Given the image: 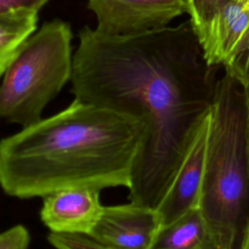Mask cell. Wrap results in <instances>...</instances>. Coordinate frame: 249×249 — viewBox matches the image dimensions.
Returning a JSON list of instances; mask_svg holds the SVG:
<instances>
[{
  "instance_id": "obj_1",
  "label": "cell",
  "mask_w": 249,
  "mask_h": 249,
  "mask_svg": "<svg viewBox=\"0 0 249 249\" xmlns=\"http://www.w3.org/2000/svg\"><path fill=\"white\" fill-rule=\"evenodd\" d=\"M217 67L188 19L132 36L79 32L71 77L75 99L140 119L146 127L128 198L157 208L209 112Z\"/></svg>"
},
{
  "instance_id": "obj_2",
  "label": "cell",
  "mask_w": 249,
  "mask_h": 249,
  "mask_svg": "<svg viewBox=\"0 0 249 249\" xmlns=\"http://www.w3.org/2000/svg\"><path fill=\"white\" fill-rule=\"evenodd\" d=\"M145 132L138 118L74 98L0 140V186L21 199L65 189H128Z\"/></svg>"
},
{
  "instance_id": "obj_3",
  "label": "cell",
  "mask_w": 249,
  "mask_h": 249,
  "mask_svg": "<svg viewBox=\"0 0 249 249\" xmlns=\"http://www.w3.org/2000/svg\"><path fill=\"white\" fill-rule=\"evenodd\" d=\"M198 209L219 249H239L249 220L245 93L227 72L218 80L210 105Z\"/></svg>"
},
{
  "instance_id": "obj_4",
  "label": "cell",
  "mask_w": 249,
  "mask_h": 249,
  "mask_svg": "<svg viewBox=\"0 0 249 249\" xmlns=\"http://www.w3.org/2000/svg\"><path fill=\"white\" fill-rule=\"evenodd\" d=\"M72 31L53 19L19 48L0 86V119L21 127L37 123L47 104L71 80Z\"/></svg>"
},
{
  "instance_id": "obj_5",
  "label": "cell",
  "mask_w": 249,
  "mask_h": 249,
  "mask_svg": "<svg viewBox=\"0 0 249 249\" xmlns=\"http://www.w3.org/2000/svg\"><path fill=\"white\" fill-rule=\"evenodd\" d=\"M95 30L105 36H132L167 26L190 12L189 0H88Z\"/></svg>"
},
{
  "instance_id": "obj_6",
  "label": "cell",
  "mask_w": 249,
  "mask_h": 249,
  "mask_svg": "<svg viewBox=\"0 0 249 249\" xmlns=\"http://www.w3.org/2000/svg\"><path fill=\"white\" fill-rule=\"evenodd\" d=\"M160 227L157 209L129 202L103 206L89 235L110 249H150Z\"/></svg>"
},
{
  "instance_id": "obj_7",
  "label": "cell",
  "mask_w": 249,
  "mask_h": 249,
  "mask_svg": "<svg viewBox=\"0 0 249 249\" xmlns=\"http://www.w3.org/2000/svg\"><path fill=\"white\" fill-rule=\"evenodd\" d=\"M209 125L210 109L196 128L176 175L157 208L161 226L171 224L189 211L198 208Z\"/></svg>"
},
{
  "instance_id": "obj_8",
  "label": "cell",
  "mask_w": 249,
  "mask_h": 249,
  "mask_svg": "<svg viewBox=\"0 0 249 249\" xmlns=\"http://www.w3.org/2000/svg\"><path fill=\"white\" fill-rule=\"evenodd\" d=\"M99 192L75 188L50 194L44 196L41 221L53 233L89 235L103 208Z\"/></svg>"
},
{
  "instance_id": "obj_9",
  "label": "cell",
  "mask_w": 249,
  "mask_h": 249,
  "mask_svg": "<svg viewBox=\"0 0 249 249\" xmlns=\"http://www.w3.org/2000/svg\"><path fill=\"white\" fill-rule=\"evenodd\" d=\"M248 31L249 2L232 0L196 32L207 63L215 67H226Z\"/></svg>"
},
{
  "instance_id": "obj_10",
  "label": "cell",
  "mask_w": 249,
  "mask_h": 249,
  "mask_svg": "<svg viewBox=\"0 0 249 249\" xmlns=\"http://www.w3.org/2000/svg\"><path fill=\"white\" fill-rule=\"evenodd\" d=\"M150 249H219L198 208L159 230Z\"/></svg>"
},
{
  "instance_id": "obj_11",
  "label": "cell",
  "mask_w": 249,
  "mask_h": 249,
  "mask_svg": "<svg viewBox=\"0 0 249 249\" xmlns=\"http://www.w3.org/2000/svg\"><path fill=\"white\" fill-rule=\"evenodd\" d=\"M38 12L17 11L0 15V77L15 58L22 44L35 32Z\"/></svg>"
},
{
  "instance_id": "obj_12",
  "label": "cell",
  "mask_w": 249,
  "mask_h": 249,
  "mask_svg": "<svg viewBox=\"0 0 249 249\" xmlns=\"http://www.w3.org/2000/svg\"><path fill=\"white\" fill-rule=\"evenodd\" d=\"M232 0H189V15L196 32L201 30L208 21Z\"/></svg>"
},
{
  "instance_id": "obj_13",
  "label": "cell",
  "mask_w": 249,
  "mask_h": 249,
  "mask_svg": "<svg viewBox=\"0 0 249 249\" xmlns=\"http://www.w3.org/2000/svg\"><path fill=\"white\" fill-rule=\"evenodd\" d=\"M48 241L55 249H110L84 234L53 233L48 234Z\"/></svg>"
},
{
  "instance_id": "obj_14",
  "label": "cell",
  "mask_w": 249,
  "mask_h": 249,
  "mask_svg": "<svg viewBox=\"0 0 249 249\" xmlns=\"http://www.w3.org/2000/svg\"><path fill=\"white\" fill-rule=\"evenodd\" d=\"M226 72L240 84H249V31L231 62L225 67Z\"/></svg>"
},
{
  "instance_id": "obj_15",
  "label": "cell",
  "mask_w": 249,
  "mask_h": 249,
  "mask_svg": "<svg viewBox=\"0 0 249 249\" xmlns=\"http://www.w3.org/2000/svg\"><path fill=\"white\" fill-rule=\"evenodd\" d=\"M29 231L23 225H16L0 232V249H28Z\"/></svg>"
},
{
  "instance_id": "obj_16",
  "label": "cell",
  "mask_w": 249,
  "mask_h": 249,
  "mask_svg": "<svg viewBox=\"0 0 249 249\" xmlns=\"http://www.w3.org/2000/svg\"><path fill=\"white\" fill-rule=\"evenodd\" d=\"M50 0H0V15L17 11L39 10Z\"/></svg>"
},
{
  "instance_id": "obj_17",
  "label": "cell",
  "mask_w": 249,
  "mask_h": 249,
  "mask_svg": "<svg viewBox=\"0 0 249 249\" xmlns=\"http://www.w3.org/2000/svg\"><path fill=\"white\" fill-rule=\"evenodd\" d=\"M245 93V140L249 164V84L243 85Z\"/></svg>"
},
{
  "instance_id": "obj_18",
  "label": "cell",
  "mask_w": 249,
  "mask_h": 249,
  "mask_svg": "<svg viewBox=\"0 0 249 249\" xmlns=\"http://www.w3.org/2000/svg\"><path fill=\"white\" fill-rule=\"evenodd\" d=\"M239 249H249V220L248 223L244 229L242 238L240 241Z\"/></svg>"
},
{
  "instance_id": "obj_19",
  "label": "cell",
  "mask_w": 249,
  "mask_h": 249,
  "mask_svg": "<svg viewBox=\"0 0 249 249\" xmlns=\"http://www.w3.org/2000/svg\"><path fill=\"white\" fill-rule=\"evenodd\" d=\"M242 1H245V2H249V0H242Z\"/></svg>"
}]
</instances>
